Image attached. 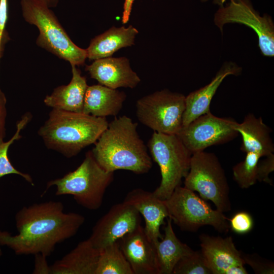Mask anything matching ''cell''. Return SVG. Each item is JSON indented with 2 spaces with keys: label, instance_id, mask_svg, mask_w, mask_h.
<instances>
[{
  "label": "cell",
  "instance_id": "ac0fdd59",
  "mask_svg": "<svg viewBox=\"0 0 274 274\" xmlns=\"http://www.w3.org/2000/svg\"><path fill=\"white\" fill-rule=\"evenodd\" d=\"M100 251L88 239L80 242L61 259L49 266L51 274H95Z\"/></svg>",
  "mask_w": 274,
  "mask_h": 274
},
{
  "label": "cell",
  "instance_id": "cb8c5ba5",
  "mask_svg": "<svg viewBox=\"0 0 274 274\" xmlns=\"http://www.w3.org/2000/svg\"><path fill=\"white\" fill-rule=\"evenodd\" d=\"M95 274H133L119 241L100 251Z\"/></svg>",
  "mask_w": 274,
  "mask_h": 274
},
{
  "label": "cell",
  "instance_id": "9a60e30c",
  "mask_svg": "<svg viewBox=\"0 0 274 274\" xmlns=\"http://www.w3.org/2000/svg\"><path fill=\"white\" fill-rule=\"evenodd\" d=\"M85 70L100 84L112 89H133L141 82L137 74L131 69L129 59L125 57L96 59L86 65Z\"/></svg>",
  "mask_w": 274,
  "mask_h": 274
},
{
  "label": "cell",
  "instance_id": "836d02e7",
  "mask_svg": "<svg viewBox=\"0 0 274 274\" xmlns=\"http://www.w3.org/2000/svg\"><path fill=\"white\" fill-rule=\"evenodd\" d=\"M46 4L49 7H56L59 0H40Z\"/></svg>",
  "mask_w": 274,
  "mask_h": 274
},
{
  "label": "cell",
  "instance_id": "e0dca14e",
  "mask_svg": "<svg viewBox=\"0 0 274 274\" xmlns=\"http://www.w3.org/2000/svg\"><path fill=\"white\" fill-rule=\"evenodd\" d=\"M242 68L235 64H224L212 81L205 86L185 96V108L182 118V127L210 111L211 100L223 80L229 75H239Z\"/></svg>",
  "mask_w": 274,
  "mask_h": 274
},
{
  "label": "cell",
  "instance_id": "d6a6232c",
  "mask_svg": "<svg viewBox=\"0 0 274 274\" xmlns=\"http://www.w3.org/2000/svg\"><path fill=\"white\" fill-rule=\"evenodd\" d=\"M133 1L134 0H125L122 17L123 24H126L129 21Z\"/></svg>",
  "mask_w": 274,
  "mask_h": 274
},
{
  "label": "cell",
  "instance_id": "5bb4252c",
  "mask_svg": "<svg viewBox=\"0 0 274 274\" xmlns=\"http://www.w3.org/2000/svg\"><path fill=\"white\" fill-rule=\"evenodd\" d=\"M119 242L133 274H159L155 244L141 225Z\"/></svg>",
  "mask_w": 274,
  "mask_h": 274
},
{
  "label": "cell",
  "instance_id": "3957f363",
  "mask_svg": "<svg viewBox=\"0 0 274 274\" xmlns=\"http://www.w3.org/2000/svg\"><path fill=\"white\" fill-rule=\"evenodd\" d=\"M108 124L106 117L53 109L38 133L48 149L71 158L95 144Z\"/></svg>",
  "mask_w": 274,
  "mask_h": 274
},
{
  "label": "cell",
  "instance_id": "ba28073f",
  "mask_svg": "<svg viewBox=\"0 0 274 274\" xmlns=\"http://www.w3.org/2000/svg\"><path fill=\"white\" fill-rule=\"evenodd\" d=\"M168 217L181 230L196 232L201 227L209 225L218 232L227 233L228 218L213 210L193 191L179 186L168 198L164 200Z\"/></svg>",
  "mask_w": 274,
  "mask_h": 274
},
{
  "label": "cell",
  "instance_id": "83f0119b",
  "mask_svg": "<svg viewBox=\"0 0 274 274\" xmlns=\"http://www.w3.org/2000/svg\"><path fill=\"white\" fill-rule=\"evenodd\" d=\"M228 221L231 230L238 234L249 232L254 226L252 217L249 213L245 211L235 213L230 219H228Z\"/></svg>",
  "mask_w": 274,
  "mask_h": 274
},
{
  "label": "cell",
  "instance_id": "d4e9b609",
  "mask_svg": "<svg viewBox=\"0 0 274 274\" xmlns=\"http://www.w3.org/2000/svg\"><path fill=\"white\" fill-rule=\"evenodd\" d=\"M31 118L29 113L24 114L16 124V131L11 139L7 142L0 144V179L6 175L16 174L21 176L32 186L34 185L31 177L16 169L11 164L8 155V150L11 145L16 140L22 138L20 132L28 123Z\"/></svg>",
  "mask_w": 274,
  "mask_h": 274
},
{
  "label": "cell",
  "instance_id": "8fae6325",
  "mask_svg": "<svg viewBox=\"0 0 274 274\" xmlns=\"http://www.w3.org/2000/svg\"><path fill=\"white\" fill-rule=\"evenodd\" d=\"M214 22L221 31L227 23L244 24L254 30L258 38V46L263 55H274V24L268 15L263 16L254 9L249 0H230L225 7H220L215 15Z\"/></svg>",
  "mask_w": 274,
  "mask_h": 274
},
{
  "label": "cell",
  "instance_id": "ffe728a7",
  "mask_svg": "<svg viewBox=\"0 0 274 274\" xmlns=\"http://www.w3.org/2000/svg\"><path fill=\"white\" fill-rule=\"evenodd\" d=\"M235 129L242 136V151L257 153L261 157L273 153L274 144L270 135L271 130L261 117L257 118L249 113L242 123H236Z\"/></svg>",
  "mask_w": 274,
  "mask_h": 274
},
{
  "label": "cell",
  "instance_id": "d6986e66",
  "mask_svg": "<svg viewBox=\"0 0 274 274\" xmlns=\"http://www.w3.org/2000/svg\"><path fill=\"white\" fill-rule=\"evenodd\" d=\"M72 78L66 85L55 88L46 96L44 104L52 109L82 113L84 96L88 86L86 79L76 65H71Z\"/></svg>",
  "mask_w": 274,
  "mask_h": 274
},
{
  "label": "cell",
  "instance_id": "8d00e7d4",
  "mask_svg": "<svg viewBox=\"0 0 274 274\" xmlns=\"http://www.w3.org/2000/svg\"><path fill=\"white\" fill-rule=\"evenodd\" d=\"M2 254V250H1V249L0 248V257L1 256Z\"/></svg>",
  "mask_w": 274,
  "mask_h": 274
},
{
  "label": "cell",
  "instance_id": "4fadbf2b",
  "mask_svg": "<svg viewBox=\"0 0 274 274\" xmlns=\"http://www.w3.org/2000/svg\"><path fill=\"white\" fill-rule=\"evenodd\" d=\"M199 238L201 252L212 274H247L242 253L232 237L223 238L201 234Z\"/></svg>",
  "mask_w": 274,
  "mask_h": 274
},
{
  "label": "cell",
  "instance_id": "2e32d148",
  "mask_svg": "<svg viewBox=\"0 0 274 274\" xmlns=\"http://www.w3.org/2000/svg\"><path fill=\"white\" fill-rule=\"evenodd\" d=\"M123 202L133 206L142 215L145 221V231L153 243L162 238L160 227L168 217L164 200L153 192L136 188L128 192Z\"/></svg>",
  "mask_w": 274,
  "mask_h": 274
},
{
  "label": "cell",
  "instance_id": "e575fe53",
  "mask_svg": "<svg viewBox=\"0 0 274 274\" xmlns=\"http://www.w3.org/2000/svg\"><path fill=\"white\" fill-rule=\"evenodd\" d=\"M209 0H201L202 2H205ZM227 0H213L215 4L219 5L220 7L223 6V4ZM230 1V0H229Z\"/></svg>",
  "mask_w": 274,
  "mask_h": 274
},
{
  "label": "cell",
  "instance_id": "30bf717a",
  "mask_svg": "<svg viewBox=\"0 0 274 274\" xmlns=\"http://www.w3.org/2000/svg\"><path fill=\"white\" fill-rule=\"evenodd\" d=\"M237 123L232 118L218 117L210 112L183 126L176 135L192 154L232 141L239 134L235 129Z\"/></svg>",
  "mask_w": 274,
  "mask_h": 274
},
{
  "label": "cell",
  "instance_id": "d590c367",
  "mask_svg": "<svg viewBox=\"0 0 274 274\" xmlns=\"http://www.w3.org/2000/svg\"><path fill=\"white\" fill-rule=\"evenodd\" d=\"M4 48L3 47L1 46V44H0V59H1V58H2V55H3V51H4Z\"/></svg>",
  "mask_w": 274,
  "mask_h": 274
},
{
  "label": "cell",
  "instance_id": "277c9868",
  "mask_svg": "<svg viewBox=\"0 0 274 274\" xmlns=\"http://www.w3.org/2000/svg\"><path fill=\"white\" fill-rule=\"evenodd\" d=\"M113 179L114 172L101 167L89 151L75 170L49 181L46 188L55 186L56 195H71L79 205L95 210L101 207L106 190Z\"/></svg>",
  "mask_w": 274,
  "mask_h": 274
},
{
  "label": "cell",
  "instance_id": "f1b7e54d",
  "mask_svg": "<svg viewBox=\"0 0 274 274\" xmlns=\"http://www.w3.org/2000/svg\"><path fill=\"white\" fill-rule=\"evenodd\" d=\"M265 158L258 162L257 167V180L272 185V181L269 175L274 170V154H270L265 156Z\"/></svg>",
  "mask_w": 274,
  "mask_h": 274
},
{
  "label": "cell",
  "instance_id": "9c48e42d",
  "mask_svg": "<svg viewBox=\"0 0 274 274\" xmlns=\"http://www.w3.org/2000/svg\"><path fill=\"white\" fill-rule=\"evenodd\" d=\"M139 121L154 131L177 134L182 127L185 96L167 89L157 91L136 101Z\"/></svg>",
  "mask_w": 274,
  "mask_h": 274
},
{
  "label": "cell",
  "instance_id": "484cf974",
  "mask_svg": "<svg viewBox=\"0 0 274 274\" xmlns=\"http://www.w3.org/2000/svg\"><path fill=\"white\" fill-rule=\"evenodd\" d=\"M261 157L257 153L247 152L244 160L233 166V179L240 188L247 189L256 183L257 167Z\"/></svg>",
  "mask_w": 274,
  "mask_h": 274
},
{
  "label": "cell",
  "instance_id": "4dcf8cb0",
  "mask_svg": "<svg viewBox=\"0 0 274 274\" xmlns=\"http://www.w3.org/2000/svg\"><path fill=\"white\" fill-rule=\"evenodd\" d=\"M6 97L0 88V144L4 142L5 136V125L7 117Z\"/></svg>",
  "mask_w": 274,
  "mask_h": 274
},
{
  "label": "cell",
  "instance_id": "5b68a950",
  "mask_svg": "<svg viewBox=\"0 0 274 274\" xmlns=\"http://www.w3.org/2000/svg\"><path fill=\"white\" fill-rule=\"evenodd\" d=\"M22 16L39 31L36 43L71 65H83L87 59L86 49L76 45L58 21L53 12L40 0H21Z\"/></svg>",
  "mask_w": 274,
  "mask_h": 274
},
{
  "label": "cell",
  "instance_id": "52a82bcc",
  "mask_svg": "<svg viewBox=\"0 0 274 274\" xmlns=\"http://www.w3.org/2000/svg\"><path fill=\"white\" fill-rule=\"evenodd\" d=\"M184 179L185 187L198 192L202 199L211 201L217 210L222 213L231 210L228 182L214 153L202 151L192 154L189 170Z\"/></svg>",
  "mask_w": 274,
  "mask_h": 274
},
{
  "label": "cell",
  "instance_id": "6da1fadb",
  "mask_svg": "<svg viewBox=\"0 0 274 274\" xmlns=\"http://www.w3.org/2000/svg\"><path fill=\"white\" fill-rule=\"evenodd\" d=\"M18 233L12 235L0 230V245L7 246L17 255H39L45 257L57 244L74 236L85 219L76 213H65L60 201H49L24 207L15 216Z\"/></svg>",
  "mask_w": 274,
  "mask_h": 274
},
{
  "label": "cell",
  "instance_id": "1f68e13d",
  "mask_svg": "<svg viewBox=\"0 0 274 274\" xmlns=\"http://www.w3.org/2000/svg\"><path fill=\"white\" fill-rule=\"evenodd\" d=\"M38 260H36L35 270L34 273H49V266L47 265L46 260V257L39 254Z\"/></svg>",
  "mask_w": 274,
  "mask_h": 274
},
{
  "label": "cell",
  "instance_id": "603a6c76",
  "mask_svg": "<svg viewBox=\"0 0 274 274\" xmlns=\"http://www.w3.org/2000/svg\"><path fill=\"white\" fill-rule=\"evenodd\" d=\"M164 231L162 238L154 244L159 274H172L178 261L193 250L177 237L169 218Z\"/></svg>",
  "mask_w": 274,
  "mask_h": 274
},
{
  "label": "cell",
  "instance_id": "7c38bea8",
  "mask_svg": "<svg viewBox=\"0 0 274 274\" xmlns=\"http://www.w3.org/2000/svg\"><path fill=\"white\" fill-rule=\"evenodd\" d=\"M141 223L139 212L123 201L113 206L96 222L89 239L94 248L100 251L135 230Z\"/></svg>",
  "mask_w": 274,
  "mask_h": 274
},
{
  "label": "cell",
  "instance_id": "8992f818",
  "mask_svg": "<svg viewBox=\"0 0 274 274\" xmlns=\"http://www.w3.org/2000/svg\"><path fill=\"white\" fill-rule=\"evenodd\" d=\"M147 148L158 165L161 176L160 184L153 193L159 199L166 200L181 186L182 179L188 174L192 154L176 134L155 131Z\"/></svg>",
  "mask_w": 274,
  "mask_h": 274
},
{
  "label": "cell",
  "instance_id": "7402d4cb",
  "mask_svg": "<svg viewBox=\"0 0 274 274\" xmlns=\"http://www.w3.org/2000/svg\"><path fill=\"white\" fill-rule=\"evenodd\" d=\"M138 30L131 25L125 27L112 26L92 39L87 49V58L96 60L111 57L119 49L134 44Z\"/></svg>",
  "mask_w": 274,
  "mask_h": 274
},
{
  "label": "cell",
  "instance_id": "7a4b0ae2",
  "mask_svg": "<svg viewBox=\"0 0 274 274\" xmlns=\"http://www.w3.org/2000/svg\"><path fill=\"white\" fill-rule=\"evenodd\" d=\"M137 126L126 115L115 117L109 123L91 150L101 167L110 172L123 169L136 174L150 170L152 158L139 135Z\"/></svg>",
  "mask_w": 274,
  "mask_h": 274
},
{
  "label": "cell",
  "instance_id": "44dd1931",
  "mask_svg": "<svg viewBox=\"0 0 274 274\" xmlns=\"http://www.w3.org/2000/svg\"><path fill=\"white\" fill-rule=\"evenodd\" d=\"M126 97L123 91L100 84L88 86L84 96L82 113L96 117L116 116Z\"/></svg>",
  "mask_w": 274,
  "mask_h": 274
},
{
  "label": "cell",
  "instance_id": "4316f807",
  "mask_svg": "<svg viewBox=\"0 0 274 274\" xmlns=\"http://www.w3.org/2000/svg\"><path fill=\"white\" fill-rule=\"evenodd\" d=\"M172 274H212V272L201 251H193L178 261Z\"/></svg>",
  "mask_w": 274,
  "mask_h": 274
},
{
  "label": "cell",
  "instance_id": "f546056e",
  "mask_svg": "<svg viewBox=\"0 0 274 274\" xmlns=\"http://www.w3.org/2000/svg\"><path fill=\"white\" fill-rule=\"evenodd\" d=\"M242 258L245 264H249L256 273H273V264L264 262L256 258V256L244 255L242 253Z\"/></svg>",
  "mask_w": 274,
  "mask_h": 274
}]
</instances>
